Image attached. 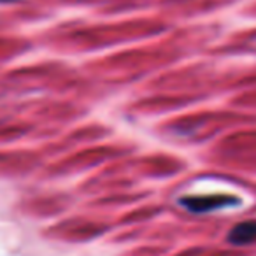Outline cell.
I'll return each mask as SVG.
<instances>
[{
  "instance_id": "obj_2",
  "label": "cell",
  "mask_w": 256,
  "mask_h": 256,
  "mask_svg": "<svg viewBox=\"0 0 256 256\" xmlns=\"http://www.w3.org/2000/svg\"><path fill=\"white\" fill-rule=\"evenodd\" d=\"M2 4H9V2H18V0H0Z\"/></svg>"
},
{
  "instance_id": "obj_1",
  "label": "cell",
  "mask_w": 256,
  "mask_h": 256,
  "mask_svg": "<svg viewBox=\"0 0 256 256\" xmlns=\"http://www.w3.org/2000/svg\"><path fill=\"white\" fill-rule=\"evenodd\" d=\"M228 240L232 244H251L252 240H256V221H244L238 223L237 226H234V230L228 235Z\"/></svg>"
}]
</instances>
